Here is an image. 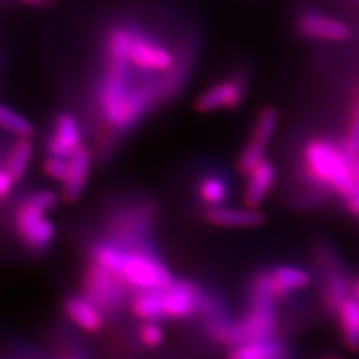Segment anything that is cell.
<instances>
[{"label":"cell","mask_w":359,"mask_h":359,"mask_svg":"<svg viewBox=\"0 0 359 359\" xmlns=\"http://www.w3.org/2000/svg\"><path fill=\"white\" fill-rule=\"evenodd\" d=\"M276 295L269 287L266 274L255 278L252 287L250 306L238 322L211 323V332L219 341L235 347L243 343L273 339L277 327Z\"/></svg>","instance_id":"obj_1"},{"label":"cell","mask_w":359,"mask_h":359,"mask_svg":"<svg viewBox=\"0 0 359 359\" xmlns=\"http://www.w3.org/2000/svg\"><path fill=\"white\" fill-rule=\"evenodd\" d=\"M304 166L310 182L323 190L337 194L344 201L355 187V156L343 145L328 140H313L304 149Z\"/></svg>","instance_id":"obj_2"},{"label":"cell","mask_w":359,"mask_h":359,"mask_svg":"<svg viewBox=\"0 0 359 359\" xmlns=\"http://www.w3.org/2000/svg\"><path fill=\"white\" fill-rule=\"evenodd\" d=\"M57 195L51 190H39L21 202L14 216V226L20 240L30 250L42 252L54 238V224L45 217L57 204Z\"/></svg>","instance_id":"obj_3"},{"label":"cell","mask_w":359,"mask_h":359,"mask_svg":"<svg viewBox=\"0 0 359 359\" xmlns=\"http://www.w3.org/2000/svg\"><path fill=\"white\" fill-rule=\"evenodd\" d=\"M117 277L135 292L162 290L175 282L170 269L144 244L125 247Z\"/></svg>","instance_id":"obj_4"},{"label":"cell","mask_w":359,"mask_h":359,"mask_svg":"<svg viewBox=\"0 0 359 359\" xmlns=\"http://www.w3.org/2000/svg\"><path fill=\"white\" fill-rule=\"evenodd\" d=\"M111 63H133L140 69L156 72L172 66V55L162 45L147 38L133 36L129 32L117 29L109 38Z\"/></svg>","instance_id":"obj_5"},{"label":"cell","mask_w":359,"mask_h":359,"mask_svg":"<svg viewBox=\"0 0 359 359\" xmlns=\"http://www.w3.org/2000/svg\"><path fill=\"white\" fill-rule=\"evenodd\" d=\"M125 283L97 264L88 266L84 278V295L104 314L116 313L125 298Z\"/></svg>","instance_id":"obj_6"},{"label":"cell","mask_w":359,"mask_h":359,"mask_svg":"<svg viewBox=\"0 0 359 359\" xmlns=\"http://www.w3.org/2000/svg\"><path fill=\"white\" fill-rule=\"evenodd\" d=\"M319 255L323 269V302L330 311H337L343 299L351 295L352 280L332 250L323 247Z\"/></svg>","instance_id":"obj_7"},{"label":"cell","mask_w":359,"mask_h":359,"mask_svg":"<svg viewBox=\"0 0 359 359\" xmlns=\"http://www.w3.org/2000/svg\"><path fill=\"white\" fill-rule=\"evenodd\" d=\"M204 294L190 282L182 280L162 289L165 316L171 319H186L201 311L204 304Z\"/></svg>","instance_id":"obj_8"},{"label":"cell","mask_w":359,"mask_h":359,"mask_svg":"<svg viewBox=\"0 0 359 359\" xmlns=\"http://www.w3.org/2000/svg\"><path fill=\"white\" fill-rule=\"evenodd\" d=\"M298 30L307 38L330 42H340L351 35L349 27L343 21L320 14L302 15L298 21Z\"/></svg>","instance_id":"obj_9"},{"label":"cell","mask_w":359,"mask_h":359,"mask_svg":"<svg viewBox=\"0 0 359 359\" xmlns=\"http://www.w3.org/2000/svg\"><path fill=\"white\" fill-rule=\"evenodd\" d=\"M266 278L276 298H285L295 292L304 290L311 283V276L307 269L295 265H282L273 271H266Z\"/></svg>","instance_id":"obj_10"},{"label":"cell","mask_w":359,"mask_h":359,"mask_svg":"<svg viewBox=\"0 0 359 359\" xmlns=\"http://www.w3.org/2000/svg\"><path fill=\"white\" fill-rule=\"evenodd\" d=\"M65 313L75 327L86 332H96L104 325L105 314L84 294L67 298L65 302Z\"/></svg>","instance_id":"obj_11"},{"label":"cell","mask_w":359,"mask_h":359,"mask_svg":"<svg viewBox=\"0 0 359 359\" xmlns=\"http://www.w3.org/2000/svg\"><path fill=\"white\" fill-rule=\"evenodd\" d=\"M243 100V86L237 81H223L208 88L196 100L201 112H210L220 108H235Z\"/></svg>","instance_id":"obj_12"},{"label":"cell","mask_w":359,"mask_h":359,"mask_svg":"<svg viewBox=\"0 0 359 359\" xmlns=\"http://www.w3.org/2000/svg\"><path fill=\"white\" fill-rule=\"evenodd\" d=\"M207 219L222 228H255L262 224L264 215L257 208L247 205L244 208L219 205L208 210Z\"/></svg>","instance_id":"obj_13"},{"label":"cell","mask_w":359,"mask_h":359,"mask_svg":"<svg viewBox=\"0 0 359 359\" xmlns=\"http://www.w3.org/2000/svg\"><path fill=\"white\" fill-rule=\"evenodd\" d=\"M81 147V133L76 120L71 114H62L55 121V130L48 144L51 156L69 157L75 150Z\"/></svg>","instance_id":"obj_14"},{"label":"cell","mask_w":359,"mask_h":359,"mask_svg":"<svg viewBox=\"0 0 359 359\" xmlns=\"http://www.w3.org/2000/svg\"><path fill=\"white\" fill-rule=\"evenodd\" d=\"M69 171L63 182V198L67 202H75L81 196L87 177L90 172V153L87 149L80 147L69 157Z\"/></svg>","instance_id":"obj_15"},{"label":"cell","mask_w":359,"mask_h":359,"mask_svg":"<svg viewBox=\"0 0 359 359\" xmlns=\"http://www.w3.org/2000/svg\"><path fill=\"white\" fill-rule=\"evenodd\" d=\"M276 182V168L271 162L264 161L259 166L249 174V180L245 184L244 202L247 207L259 208V205L266 198L268 192L271 190Z\"/></svg>","instance_id":"obj_16"},{"label":"cell","mask_w":359,"mask_h":359,"mask_svg":"<svg viewBox=\"0 0 359 359\" xmlns=\"http://www.w3.org/2000/svg\"><path fill=\"white\" fill-rule=\"evenodd\" d=\"M339 319L343 343L347 349L353 352L359 351V302L349 295L343 299L335 311Z\"/></svg>","instance_id":"obj_17"},{"label":"cell","mask_w":359,"mask_h":359,"mask_svg":"<svg viewBox=\"0 0 359 359\" xmlns=\"http://www.w3.org/2000/svg\"><path fill=\"white\" fill-rule=\"evenodd\" d=\"M229 359H287V351L283 343L265 339L232 347Z\"/></svg>","instance_id":"obj_18"},{"label":"cell","mask_w":359,"mask_h":359,"mask_svg":"<svg viewBox=\"0 0 359 359\" xmlns=\"http://www.w3.org/2000/svg\"><path fill=\"white\" fill-rule=\"evenodd\" d=\"M132 311L144 322L161 320L165 316L162 290L137 292L132 299Z\"/></svg>","instance_id":"obj_19"},{"label":"cell","mask_w":359,"mask_h":359,"mask_svg":"<svg viewBox=\"0 0 359 359\" xmlns=\"http://www.w3.org/2000/svg\"><path fill=\"white\" fill-rule=\"evenodd\" d=\"M33 154V145L29 138H18V141L11 147L4 168L13 175L15 180H20L25 175L29 162Z\"/></svg>","instance_id":"obj_20"},{"label":"cell","mask_w":359,"mask_h":359,"mask_svg":"<svg viewBox=\"0 0 359 359\" xmlns=\"http://www.w3.org/2000/svg\"><path fill=\"white\" fill-rule=\"evenodd\" d=\"M198 192L199 198L205 205H208L210 208H215L222 205L224 199H226L228 189L223 180H220L219 177H208L205 180H202Z\"/></svg>","instance_id":"obj_21"},{"label":"cell","mask_w":359,"mask_h":359,"mask_svg":"<svg viewBox=\"0 0 359 359\" xmlns=\"http://www.w3.org/2000/svg\"><path fill=\"white\" fill-rule=\"evenodd\" d=\"M0 125H2L5 130L14 133L18 138H30L33 135V126L29 120L5 105L0 108Z\"/></svg>","instance_id":"obj_22"},{"label":"cell","mask_w":359,"mask_h":359,"mask_svg":"<svg viewBox=\"0 0 359 359\" xmlns=\"http://www.w3.org/2000/svg\"><path fill=\"white\" fill-rule=\"evenodd\" d=\"M265 147L266 142L259 140L253 138L249 142L238 159V168L243 174L249 175L256 166H259L265 161Z\"/></svg>","instance_id":"obj_23"},{"label":"cell","mask_w":359,"mask_h":359,"mask_svg":"<svg viewBox=\"0 0 359 359\" xmlns=\"http://www.w3.org/2000/svg\"><path fill=\"white\" fill-rule=\"evenodd\" d=\"M277 126V112L273 108H265L261 111L259 117H257L253 138L259 140L262 142H268L271 140L273 133Z\"/></svg>","instance_id":"obj_24"},{"label":"cell","mask_w":359,"mask_h":359,"mask_svg":"<svg viewBox=\"0 0 359 359\" xmlns=\"http://www.w3.org/2000/svg\"><path fill=\"white\" fill-rule=\"evenodd\" d=\"M343 147L351 156H358L359 154V93L355 99L352 121H351L349 132H347V137H346Z\"/></svg>","instance_id":"obj_25"},{"label":"cell","mask_w":359,"mask_h":359,"mask_svg":"<svg viewBox=\"0 0 359 359\" xmlns=\"http://www.w3.org/2000/svg\"><path fill=\"white\" fill-rule=\"evenodd\" d=\"M138 337L144 346L157 347L159 344H162V341L165 339V334H163V330L159 323L154 320H149V322H144L140 327Z\"/></svg>","instance_id":"obj_26"},{"label":"cell","mask_w":359,"mask_h":359,"mask_svg":"<svg viewBox=\"0 0 359 359\" xmlns=\"http://www.w3.org/2000/svg\"><path fill=\"white\" fill-rule=\"evenodd\" d=\"M69 171V159L59 156H50L47 161L43 162V172L48 177L57 180V182H65Z\"/></svg>","instance_id":"obj_27"},{"label":"cell","mask_w":359,"mask_h":359,"mask_svg":"<svg viewBox=\"0 0 359 359\" xmlns=\"http://www.w3.org/2000/svg\"><path fill=\"white\" fill-rule=\"evenodd\" d=\"M347 211L356 219H359V154L355 156V187L352 195L346 201Z\"/></svg>","instance_id":"obj_28"},{"label":"cell","mask_w":359,"mask_h":359,"mask_svg":"<svg viewBox=\"0 0 359 359\" xmlns=\"http://www.w3.org/2000/svg\"><path fill=\"white\" fill-rule=\"evenodd\" d=\"M17 180L11 175L5 168H2V171H0V196L6 198L11 192V189L14 187V183Z\"/></svg>","instance_id":"obj_29"},{"label":"cell","mask_w":359,"mask_h":359,"mask_svg":"<svg viewBox=\"0 0 359 359\" xmlns=\"http://www.w3.org/2000/svg\"><path fill=\"white\" fill-rule=\"evenodd\" d=\"M21 2L33 8H43L48 6L51 4V0H21Z\"/></svg>","instance_id":"obj_30"},{"label":"cell","mask_w":359,"mask_h":359,"mask_svg":"<svg viewBox=\"0 0 359 359\" xmlns=\"http://www.w3.org/2000/svg\"><path fill=\"white\" fill-rule=\"evenodd\" d=\"M351 295L359 302V277L352 280V287H351Z\"/></svg>","instance_id":"obj_31"}]
</instances>
